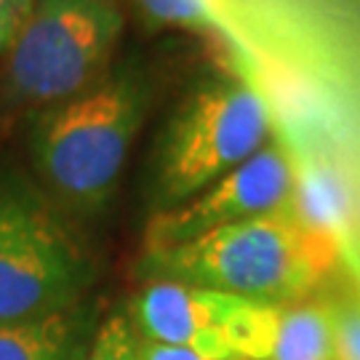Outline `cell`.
Masks as SVG:
<instances>
[{"instance_id": "cell-2", "label": "cell", "mask_w": 360, "mask_h": 360, "mask_svg": "<svg viewBox=\"0 0 360 360\" xmlns=\"http://www.w3.org/2000/svg\"><path fill=\"white\" fill-rule=\"evenodd\" d=\"M153 96L150 70L123 59L89 91L30 117L32 166L62 211L94 217L112 200Z\"/></svg>"}, {"instance_id": "cell-13", "label": "cell", "mask_w": 360, "mask_h": 360, "mask_svg": "<svg viewBox=\"0 0 360 360\" xmlns=\"http://www.w3.org/2000/svg\"><path fill=\"white\" fill-rule=\"evenodd\" d=\"M139 360H245L240 355H214L203 349L171 347V345H155L139 339Z\"/></svg>"}, {"instance_id": "cell-7", "label": "cell", "mask_w": 360, "mask_h": 360, "mask_svg": "<svg viewBox=\"0 0 360 360\" xmlns=\"http://www.w3.org/2000/svg\"><path fill=\"white\" fill-rule=\"evenodd\" d=\"M240 302L243 299L179 281H142L126 318L144 342L238 355L232 347V323Z\"/></svg>"}, {"instance_id": "cell-12", "label": "cell", "mask_w": 360, "mask_h": 360, "mask_svg": "<svg viewBox=\"0 0 360 360\" xmlns=\"http://www.w3.org/2000/svg\"><path fill=\"white\" fill-rule=\"evenodd\" d=\"M334 360H360V296L326 302Z\"/></svg>"}, {"instance_id": "cell-4", "label": "cell", "mask_w": 360, "mask_h": 360, "mask_svg": "<svg viewBox=\"0 0 360 360\" xmlns=\"http://www.w3.org/2000/svg\"><path fill=\"white\" fill-rule=\"evenodd\" d=\"M264 94L238 72L203 77L168 117L155 155V211L179 206L272 142Z\"/></svg>"}, {"instance_id": "cell-11", "label": "cell", "mask_w": 360, "mask_h": 360, "mask_svg": "<svg viewBox=\"0 0 360 360\" xmlns=\"http://www.w3.org/2000/svg\"><path fill=\"white\" fill-rule=\"evenodd\" d=\"M86 360H139V336L126 312H115L94 331Z\"/></svg>"}, {"instance_id": "cell-5", "label": "cell", "mask_w": 360, "mask_h": 360, "mask_svg": "<svg viewBox=\"0 0 360 360\" xmlns=\"http://www.w3.org/2000/svg\"><path fill=\"white\" fill-rule=\"evenodd\" d=\"M91 278L65 211L25 176L0 171V326L77 307Z\"/></svg>"}, {"instance_id": "cell-8", "label": "cell", "mask_w": 360, "mask_h": 360, "mask_svg": "<svg viewBox=\"0 0 360 360\" xmlns=\"http://www.w3.org/2000/svg\"><path fill=\"white\" fill-rule=\"evenodd\" d=\"M232 347L245 360H334L326 302H240Z\"/></svg>"}, {"instance_id": "cell-6", "label": "cell", "mask_w": 360, "mask_h": 360, "mask_svg": "<svg viewBox=\"0 0 360 360\" xmlns=\"http://www.w3.org/2000/svg\"><path fill=\"white\" fill-rule=\"evenodd\" d=\"M299 195L294 155L278 139L267 142L254 158L232 168L187 198L179 206L155 211L144 230L142 251H158L198 240L208 232L291 203Z\"/></svg>"}, {"instance_id": "cell-1", "label": "cell", "mask_w": 360, "mask_h": 360, "mask_svg": "<svg viewBox=\"0 0 360 360\" xmlns=\"http://www.w3.org/2000/svg\"><path fill=\"white\" fill-rule=\"evenodd\" d=\"M336 267L331 235L309 217L302 198L198 240L142 251V281H179L219 294L285 304L315 294Z\"/></svg>"}, {"instance_id": "cell-3", "label": "cell", "mask_w": 360, "mask_h": 360, "mask_svg": "<svg viewBox=\"0 0 360 360\" xmlns=\"http://www.w3.org/2000/svg\"><path fill=\"white\" fill-rule=\"evenodd\" d=\"M123 30V0H35L0 67V117H32L96 86Z\"/></svg>"}, {"instance_id": "cell-10", "label": "cell", "mask_w": 360, "mask_h": 360, "mask_svg": "<svg viewBox=\"0 0 360 360\" xmlns=\"http://www.w3.org/2000/svg\"><path fill=\"white\" fill-rule=\"evenodd\" d=\"M147 27H179L198 32H221L232 38L235 32L221 0H123Z\"/></svg>"}, {"instance_id": "cell-9", "label": "cell", "mask_w": 360, "mask_h": 360, "mask_svg": "<svg viewBox=\"0 0 360 360\" xmlns=\"http://www.w3.org/2000/svg\"><path fill=\"white\" fill-rule=\"evenodd\" d=\"M91 331L80 304L46 318L0 326V360H86Z\"/></svg>"}]
</instances>
